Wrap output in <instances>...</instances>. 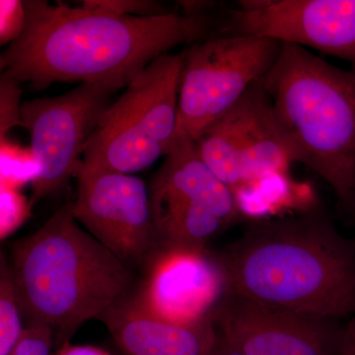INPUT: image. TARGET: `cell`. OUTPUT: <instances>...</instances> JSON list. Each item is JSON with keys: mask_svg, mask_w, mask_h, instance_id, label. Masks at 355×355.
I'll return each mask as SVG.
<instances>
[{"mask_svg": "<svg viewBox=\"0 0 355 355\" xmlns=\"http://www.w3.org/2000/svg\"><path fill=\"white\" fill-rule=\"evenodd\" d=\"M22 36L0 57L2 74L34 89L57 83L125 88L154 60L207 39V14L116 15L64 2L24 1Z\"/></svg>", "mask_w": 355, "mask_h": 355, "instance_id": "6da1fadb", "label": "cell"}, {"mask_svg": "<svg viewBox=\"0 0 355 355\" xmlns=\"http://www.w3.org/2000/svg\"><path fill=\"white\" fill-rule=\"evenodd\" d=\"M214 254L225 293L320 319L355 314V242L314 205L295 216L251 219Z\"/></svg>", "mask_w": 355, "mask_h": 355, "instance_id": "7a4b0ae2", "label": "cell"}, {"mask_svg": "<svg viewBox=\"0 0 355 355\" xmlns=\"http://www.w3.org/2000/svg\"><path fill=\"white\" fill-rule=\"evenodd\" d=\"M11 273L23 317L55 333V345L70 342L89 320L135 295L137 272L76 221L71 202L39 230L10 247Z\"/></svg>", "mask_w": 355, "mask_h": 355, "instance_id": "3957f363", "label": "cell"}, {"mask_svg": "<svg viewBox=\"0 0 355 355\" xmlns=\"http://www.w3.org/2000/svg\"><path fill=\"white\" fill-rule=\"evenodd\" d=\"M273 118L292 154L355 210V71L307 49L282 44L261 80Z\"/></svg>", "mask_w": 355, "mask_h": 355, "instance_id": "277c9868", "label": "cell"}, {"mask_svg": "<svg viewBox=\"0 0 355 355\" xmlns=\"http://www.w3.org/2000/svg\"><path fill=\"white\" fill-rule=\"evenodd\" d=\"M184 53L154 60L103 114L84 150L88 170L133 175L167 155L178 128Z\"/></svg>", "mask_w": 355, "mask_h": 355, "instance_id": "5b68a950", "label": "cell"}, {"mask_svg": "<svg viewBox=\"0 0 355 355\" xmlns=\"http://www.w3.org/2000/svg\"><path fill=\"white\" fill-rule=\"evenodd\" d=\"M161 251H205L226 229L249 221L234 191L198 155L195 140L177 132L148 186Z\"/></svg>", "mask_w": 355, "mask_h": 355, "instance_id": "8992f818", "label": "cell"}, {"mask_svg": "<svg viewBox=\"0 0 355 355\" xmlns=\"http://www.w3.org/2000/svg\"><path fill=\"white\" fill-rule=\"evenodd\" d=\"M282 44L253 35H217L184 51L177 132L196 140L260 83Z\"/></svg>", "mask_w": 355, "mask_h": 355, "instance_id": "52a82bcc", "label": "cell"}, {"mask_svg": "<svg viewBox=\"0 0 355 355\" xmlns=\"http://www.w3.org/2000/svg\"><path fill=\"white\" fill-rule=\"evenodd\" d=\"M198 155L240 202L273 180L286 181L295 164L260 83L195 140Z\"/></svg>", "mask_w": 355, "mask_h": 355, "instance_id": "ba28073f", "label": "cell"}, {"mask_svg": "<svg viewBox=\"0 0 355 355\" xmlns=\"http://www.w3.org/2000/svg\"><path fill=\"white\" fill-rule=\"evenodd\" d=\"M119 90L106 84H79L58 97L22 103L21 127L29 132L30 146L41 167L31 184L32 207L69 184L89 139L111 106L112 96Z\"/></svg>", "mask_w": 355, "mask_h": 355, "instance_id": "9c48e42d", "label": "cell"}, {"mask_svg": "<svg viewBox=\"0 0 355 355\" xmlns=\"http://www.w3.org/2000/svg\"><path fill=\"white\" fill-rule=\"evenodd\" d=\"M74 177V218L123 263L144 273L161 251L146 182L135 175L88 170L81 161Z\"/></svg>", "mask_w": 355, "mask_h": 355, "instance_id": "30bf717a", "label": "cell"}, {"mask_svg": "<svg viewBox=\"0 0 355 355\" xmlns=\"http://www.w3.org/2000/svg\"><path fill=\"white\" fill-rule=\"evenodd\" d=\"M219 35H253L314 49L355 71V0L241 1Z\"/></svg>", "mask_w": 355, "mask_h": 355, "instance_id": "8fae6325", "label": "cell"}, {"mask_svg": "<svg viewBox=\"0 0 355 355\" xmlns=\"http://www.w3.org/2000/svg\"><path fill=\"white\" fill-rule=\"evenodd\" d=\"M217 335L243 355H338L340 321L294 314L225 293L210 314Z\"/></svg>", "mask_w": 355, "mask_h": 355, "instance_id": "7c38bea8", "label": "cell"}, {"mask_svg": "<svg viewBox=\"0 0 355 355\" xmlns=\"http://www.w3.org/2000/svg\"><path fill=\"white\" fill-rule=\"evenodd\" d=\"M224 294L225 282L214 253L167 250L154 257L132 298L155 316L190 324L210 317Z\"/></svg>", "mask_w": 355, "mask_h": 355, "instance_id": "4fadbf2b", "label": "cell"}, {"mask_svg": "<svg viewBox=\"0 0 355 355\" xmlns=\"http://www.w3.org/2000/svg\"><path fill=\"white\" fill-rule=\"evenodd\" d=\"M123 355H209L217 340L211 318L190 324L151 314L132 297L100 320Z\"/></svg>", "mask_w": 355, "mask_h": 355, "instance_id": "5bb4252c", "label": "cell"}, {"mask_svg": "<svg viewBox=\"0 0 355 355\" xmlns=\"http://www.w3.org/2000/svg\"><path fill=\"white\" fill-rule=\"evenodd\" d=\"M10 263L1 252L0 259V355H10L24 330Z\"/></svg>", "mask_w": 355, "mask_h": 355, "instance_id": "9a60e30c", "label": "cell"}, {"mask_svg": "<svg viewBox=\"0 0 355 355\" xmlns=\"http://www.w3.org/2000/svg\"><path fill=\"white\" fill-rule=\"evenodd\" d=\"M0 187L19 190L38 178L41 167L31 146L0 137Z\"/></svg>", "mask_w": 355, "mask_h": 355, "instance_id": "2e32d148", "label": "cell"}, {"mask_svg": "<svg viewBox=\"0 0 355 355\" xmlns=\"http://www.w3.org/2000/svg\"><path fill=\"white\" fill-rule=\"evenodd\" d=\"M32 205L19 190L0 187V238L6 239L31 216Z\"/></svg>", "mask_w": 355, "mask_h": 355, "instance_id": "e0dca14e", "label": "cell"}, {"mask_svg": "<svg viewBox=\"0 0 355 355\" xmlns=\"http://www.w3.org/2000/svg\"><path fill=\"white\" fill-rule=\"evenodd\" d=\"M20 83L1 73L0 79V137L20 123Z\"/></svg>", "mask_w": 355, "mask_h": 355, "instance_id": "ac0fdd59", "label": "cell"}, {"mask_svg": "<svg viewBox=\"0 0 355 355\" xmlns=\"http://www.w3.org/2000/svg\"><path fill=\"white\" fill-rule=\"evenodd\" d=\"M55 333L48 324H30L24 328L10 355H53Z\"/></svg>", "mask_w": 355, "mask_h": 355, "instance_id": "d6986e66", "label": "cell"}, {"mask_svg": "<svg viewBox=\"0 0 355 355\" xmlns=\"http://www.w3.org/2000/svg\"><path fill=\"white\" fill-rule=\"evenodd\" d=\"M83 6L116 15L156 16L169 13L160 4L146 0H89Z\"/></svg>", "mask_w": 355, "mask_h": 355, "instance_id": "ffe728a7", "label": "cell"}, {"mask_svg": "<svg viewBox=\"0 0 355 355\" xmlns=\"http://www.w3.org/2000/svg\"><path fill=\"white\" fill-rule=\"evenodd\" d=\"M26 27L24 1H0V43L11 44L22 36Z\"/></svg>", "mask_w": 355, "mask_h": 355, "instance_id": "44dd1931", "label": "cell"}, {"mask_svg": "<svg viewBox=\"0 0 355 355\" xmlns=\"http://www.w3.org/2000/svg\"><path fill=\"white\" fill-rule=\"evenodd\" d=\"M338 355H355V314L343 324L342 342Z\"/></svg>", "mask_w": 355, "mask_h": 355, "instance_id": "7402d4cb", "label": "cell"}, {"mask_svg": "<svg viewBox=\"0 0 355 355\" xmlns=\"http://www.w3.org/2000/svg\"><path fill=\"white\" fill-rule=\"evenodd\" d=\"M53 355H111L99 347L91 345H74L71 343H64L58 347Z\"/></svg>", "mask_w": 355, "mask_h": 355, "instance_id": "603a6c76", "label": "cell"}, {"mask_svg": "<svg viewBox=\"0 0 355 355\" xmlns=\"http://www.w3.org/2000/svg\"><path fill=\"white\" fill-rule=\"evenodd\" d=\"M218 336V335H217ZM209 355H243L238 350L233 349L223 338L217 336L216 345Z\"/></svg>", "mask_w": 355, "mask_h": 355, "instance_id": "cb8c5ba5", "label": "cell"}, {"mask_svg": "<svg viewBox=\"0 0 355 355\" xmlns=\"http://www.w3.org/2000/svg\"><path fill=\"white\" fill-rule=\"evenodd\" d=\"M354 200H355V187H354Z\"/></svg>", "mask_w": 355, "mask_h": 355, "instance_id": "d4e9b609", "label": "cell"}]
</instances>
